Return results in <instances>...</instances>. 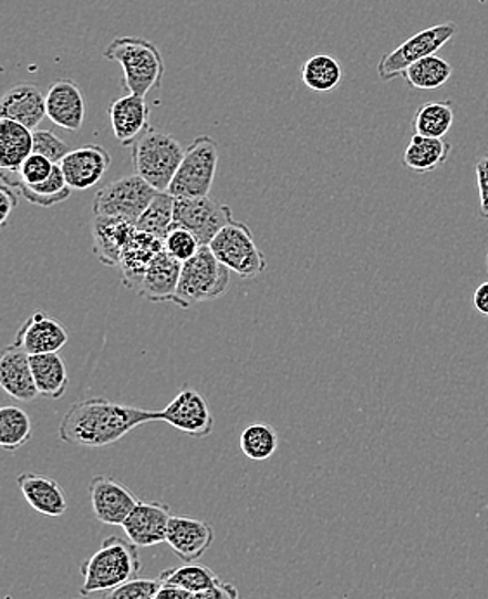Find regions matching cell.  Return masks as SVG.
<instances>
[{
  "label": "cell",
  "mask_w": 488,
  "mask_h": 599,
  "mask_svg": "<svg viewBox=\"0 0 488 599\" xmlns=\"http://www.w3.org/2000/svg\"><path fill=\"white\" fill-rule=\"evenodd\" d=\"M180 272H183V264L177 262L163 250V254H159L152 267L147 269L139 288L135 291L147 302L177 303Z\"/></svg>",
  "instance_id": "44dd1931"
},
{
  "label": "cell",
  "mask_w": 488,
  "mask_h": 599,
  "mask_svg": "<svg viewBox=\"0 0 488 599\" xmlns=\"http://www.w3.org/2000/svg\"><path fill=\"white\" fill-rule=\"evenodd\" d=\"M0 386L12 399L21 402L35 401L40 395L33 378L32 355L18 343L6 347L0 355Z\"/></svg>",
  "instance_id": "9a60e30c"
},
{
  "label": "cell",
  "mask_w": 488,
  "mask_h": 599,
  "mask_svg": "<svg viewBox=\"0 0 488 599\" xmlns=\"http://www.w3.org/2000/svg\"><path fill=\"white\" fill-rule=\"evenodd\" d=\"M453 101H429L417 110L413 118L414 134L444 140L454 125Z\"/></svg>",
  "instance_id": "83f0119b"
},
{
  "label": "cell",
  "mask_w": 488,
  "mask_h": 599,
  "mask_svg": "<svg viewBox=\"0 0 488 599\" xmlns=\"http://www.w3.org/2000/svg\"><path fill=\"white\" fill-rule=\"evenodd\" d=\"M104 58L124 70L122 85L128 94L146 97L147 92L162 87L165 63L158 45L143 37H116L104 49Z\"/></svg>",
  "instance_id": "3957f363"
},
{
  "label": "cell",
  "mask_w": 488,
  "mask_h": 599,
  "mask_svg": "<svg viewBox=\"0 0 488 599\" xmlns=\"http://www.w3.org/2000/svg\"><path fill=\"white\" fill-rule=\"evenodd\" d=\"M241 451L248 459L266 461L274 456L279 447L278 432L272 426L257 421L242 430L239 438Z\"/></svg>",
  "instance_id": "e575fe53"
},
{
  "label": "cell",
  "mask_w": 488,
  "mask_h": 599,
  "mask_svg": "<svg viewBox=\"0 0 488 599\" xmlns=\"http://www.w3.org/2000/svg\"><path fill=\"white\" fill-rule=\"evenodd\" d=\"M113 134L122 146H134L149 128V106L141 95L127 94L110 104Z\"/></svg>",
  "instance_id": "ffe728a7"
},
{
  "label": "cell",
  "mask_w": 488,
  "mask_h": 599,
  "mask_svg": "<svg viewBox=\"0 0 488 599\" xmlns=\"http://www.w3.org/2000/svg\"><path fill=\"white\" fill-rule=\"evenodd\" d=\"M230 223H235V215L229 205L210 196L175 199V224L191 230L201 247H208L215 236Z\"/></svg>",
  "instance_id": "30bf717a"
},
{
  "label": "cell",
  "mask_w": 488,
  "mask_h": 599,
  "mask_svg": "<svg viewBox=\"0 0 488 599\" xmlns=\"http://www.w3.org/2000/svg\"><path fill=\"white\" fill-rule=\"evenodd\" d=\"M159 254H163V239L135 227L134 235L127 242L124 255H122V262L118 266L122 270V281H124L125 288L137 290L147 269L152 267Z\"/></svg>",
  "instance_id": "7402d4cb"
},
{
  "label": "cell",
  "mask_w": 488,
  "mask_h": 599,
  "mask_svg": "<svg viewBox=\"0 0 488 599\" xmlns=\"http://www.w3.org/2000/svg\"><path fill=\"white\" fill-rule=\"evenodd\" d=\"M158 193L159 190L149 186L139 175H127L124 179L107 184L97 193L94 198V215L118 217L135 226Z\"/></svg>",
  "instance_id": "ba28073f"
},
{
  "label": "cell",
  "mask_w": 488,
  "mask_h": 599,
  "mask_svg": "<svg viewBox=\"0 0 488 599\" xmlns=\"http://www.w3.org/2000/svg\"><path fill=\"white\" fill-rule=\"evenodd\" d=\"M32 371L40 395L45 399H63L70 383L66 364L60 353L32 355Z\"/></svg>",
  "instance_id": "4316f807"
},
{
  "label": "cell",
  "mask_w": 488,
  "mask_h": 599,
  "mask_svg": "<svg viewBox=\"0 0 488 599\" xmlns=\"http://www.w3.org/2000/svg\"><path fill=\"white\" fill-rule=\"evenodd\" d=\"M229 285L230 270L219 262L210 247H201L195 258L183 264L177 306L189 309L193 303L217 300L227 293Z\"/></svg>",
  "instance_id": "8992f818"
},
{
  "label": "cell",
  "mask_w": 488,
  "mask_h": 599,
  "mask_svg": "<svg viewBox=\"0 0 488 599\" xmlns=\"http://www.w3.org/2000/svg\"><path fill=\"white\" fill-rule=\"evenodd\" d=\"M158 421L195 438L208 437L215 428L207 399L195 389L180 390L165 410L158 411Z\"/></svg>",
  "instance_id": "8fae6325"
},
{
  "label": "cell",
  "mask_w": 488,
  "mask_h": 599,
  "mask_svg": "<svg viewBox=\"0 0 488 599\" xmlns=\"http://www.w3.org/2000/svg\"><path fill=\"white\" fill-rule=\"evenodd\" d=\"M54 167L56 165L51 159L32 153L18 174H20L21 183L29 184V186H39V184L45 183L51 177Z\"/></svg>",
  "instance_id": "f35d334b"
},
{
  "label": "cell",
  "mask_w": 488,
  "mask_h": 599,
  "mask_svg": "<svg viewBox=\"0 0 488 599\" xmlns=\"http://www.w3.org/2000/svg\"><path fill=\"white\" fill-rule=\"evenodd\" d=\"M48 118L64 131L79 132L85 120L84 92L73 80H58L45 94Z\"/></svg>",
  "instance_id": "ac0fdd59"
},
{
  "label": "cell",
  "mask_w": 488,
  "mask_h": 599,
  "mask_svg": "<svg viewBox=\"0 0 488 599\" xmlns=\"http://www.w3.org/2000/svg\"><path fill=\"white\" fill-rule=\"evenodd\" d=\"M456 23H440L416 33L405 40L404 44L398 45L397 49L386 52L385 56L377 63V75L383 82L404 75L405 70L417 61L435 56L437 51H440L456 35Z\"/></svg>",
  "instance_id": "9c48e42d"
},
{
  "label": "cell",
  "mask_w": 488,
  "mask_h": 599,
  "mask_svg": "<svg viewBox=\"0 0 488 599\" xmlns=\"http://www.w3.org/2000/svg\"><path fill=\"white\" fill-rule=\"evenodd\" d=\"M184 153L186 149L170 134L149 127L132 146L135 174L159 193L168 190L183 163Z\"/></svg>",
  "instance_id": "277c9868"
},
{
  "label": "cell",
  "mask_w": 488,
  "mask_h": 599,
  "mask_svg": "<svg viewBox=\"0 0 488 599\" xmlns=\"http://www.w3.org/2000/svg\"><path fill=\"white\" fill-rule=\"evenodd\" d=\"M17 205L18 199L17 195H14V187L4 179V184L0 187V220H2V226H6L9 215L17 208Z\"/></svg>",
  "instance_id": "60d3db41"
},
{
  "label": "cell",
  "mask_w": 488,
  "mask_h": 599,
  "mask_svg": "<svg viewBox=\"0 0 488 599\" xmlns=\"http://www.w3.org/2000/svg\"><path fill=\"white\" fill-rule=\"evenodd\" d=\"M32 438V420L17 405L0 410V445L6 451H18Z\"/></svg>",
  "instance_id": "836d02e7"
},
{
  "label": "cell",
  "mask_w": 488,
  "mask_h": 599,
  "mask_svg": "<svg viewBox=\"0 0 488 599\" xmlns=\"http://www.w3.org/2000/svg\"><path fill=\"white\" fill-rule=\"evenodd\" d=\"M487 267H488V257H487Z\"/></svg>",
  "instance_id": "ee69618b"
},
{
  "label": "cell",
  "mask_w": 488,
  "mask_h": 599,
  "mask_svg": "<svg viewBox=\"0 0 488 599\" xmlns=\"http://www.w3.org/2000/svg\"><path fill=\"white\" fill-rule=\"evenodd\" d=\"M135 226L118 217H100L92 220V251L107 267H118Z\"/></svg>",
  "instance_id": "d6986e66"
},
{
  "label": "cell",
  "mask_w": 488,
  "mask_h": 599,
  "mask_svg": "<svg viewBox=\"0 0 488 599\" xmlns=\"http://www.w3.org/2000/svg\"><path fill=\"white\" fill-rule=\"evenodd\" d=\"M159 580L165 586H174V588H180L196 595V592L208 591L222 579L205 565L187 564L184 567L162 571Z\"/></svg>",
  "instance_id": "1f68e13d"
},
{
  "label": "cell",
  "mask_w": 488,
  "mask_h": 599,
  "mask_svg": "<svg viewBox=\"0 0 488 599\" xmlns=\"http://www.w3.org/2000/svg\"><path fill=\"white\" fill-rule=\"evenodd\" d=\"M139 548L124 537H107L91 558L80 565V576L84 577L82 595L106 592L118 588L141 574Z\"/></svg>",
  "instance_id": "7a4b0ae2"
},
{
  "label": "cell",
  "mask_w": 488,
  "mask_h": 599,
  "mask_svg": "<svg viewBox=\"0 0 488 599\" xmlns=\"http://www.w3.org/2000/svg\"><path fill=\"white\" fill-rule=\"evenodd\" d=\"M475 175H477L478 195H480V214L484 219H488V155L478 158Z\"/></svg>",
  "instance_id": "ab89813d"
},
{
  "label": "cell",
  "mask_w": 488,
  "mask_h": 599,
  "mask_svg": "<svg viewBox=\"0 0 488 599\" xmlns=\"http://www.w3.org/2000/svg\"><path fill=\"white\" fill-rule=\"evenodd\" d=\"M214 528L187 516H172L167 544L184 564H195L214 544Z\"/></svg>",
  "instance_id": "e0dca14e"
},
{
  "label": "cell",
  "mask_w": 488,
  "mask_h": 599,
  "mask_svg": "<svg viewBox=\"0 0 488 599\" xmlns=\"http://www.w3.org/2000/svg\"><path fill=\"white\" fill-rule=\"evenodd\" d=\"M217 167H219V144L210 135H199L189 147H186L183 163L168 187V193L175 199L210 196Z\"/></svg>",
  "instance_id": "5b68a950"
},
{
  "label": "cell",
  "mask_w": 488,
  "mask_h": 599,
  "mask_svg": "<svg viewBox=\"0 0 488 599\" xmlns=\"http://www.w3.org/2000/svg\"><path fill=\"white\" fill-rule=\"evenodd\" d=\"M473 309L477 310L481 318H488V281L481 282L477 290L473 291Z\"/></svg>",
  "instance_id": "b9f144b4"
},
{
  "label": "cell",
  "mask_w": 488,
  "mask_h": 599,
  "mask_svg": "<svg viewBox=\"0 0 488 599\" xmlns=\"http://www.w3.org/2000/svg\"><path fill=\"white\" fill-rule=\"evenodd\" d=\"M0 116L12 120L30 131H37L48 116V103L37 85L20 84L9 89L0 104Z\"/></svg>",
  "instance_id": "603a6c76"
},
{
  "label": "cell",
  "mask_w": 488,
  "mask_h": 599,
  "mask_svg": "<svg viewBox=\"0 0 488 599\" xmlns=\"http://www.w3.org/2000/svg\"><path fill=\"white\" fill-rule=\"evenodd\" d=\"M219 262L239 278L251 279L263 275L267 260L255 242L253 233L245 223H230L208 245Z\"/></svg>",
  "instance_id": "52a82bcc"
},
{
  "label": "cell",
  "mask_w": 488,
  "mask_h": 599,
  "mask_svg": "<svg viewBox=\"0 0 488 599\" xmlns=\"http://www.w3.org/2000/svg\"><path fill=\"white\" fill-rule=\"evenodd\" d=\"M163 250L167 251L177 262L186 264L201 250V242L193 235L191 230L179 226V224H174V227L163 239Z\"/></svg>",
  "instance_id": "d590c367"
},
{
  "label": "cell",
  "mask_w": 488,
  "mask_h": 599,
  "mask_svg": "<svg viewBox=\"0 0 488 599\" xmlns=\"http://www.w3.org/2000/svg\"><path fill=\"white\" fill-rule=\"evenodd\" d=\"M453 72V64L435 54V56L417 61L413 66L407 68L402 76L411 87L417 91H437L449 82Z\"/></svg>",
  "instance_id": "f546056e"
},
{
  "label": "cell",
  "mask_w": 488,
  "mask_h": 599,
  "mask_svg": "<svg viewBox=\"0 0 488 599\" xmlns=\"http://www.w3.org/2000/svg\"><path fill=\"white\" fill-rule=\"evenodd\" d=\"M158 421V411L116 404L104 397L85 399L70 407L60 425V438L79 447H106L137 428Z\"/></svg>",
  "instance_id": "6da1fadb"
},
{
  "label": "cell",
  "mask_w": 488,
  "mask_h": 599,
  "mask_svg": "<svg viewBox=\"0 0 488 599\" xmlns=\"http://www.w3.org/2000/svg\"><path fill=\"white\" fill-rule=\"evenodd\" d=\"M170 506L156 500H139L124 527L125 536L137 548H153L167 543L168 525L172 520Z\"/></svg>",
  "instance_id": "4fadbf2b"
},
{
  "label": "cell",
  "mask_w": 488,
  "mask_h": 599,
  "mask_svg": "<svg viewBox=\"0 0 488 599\" xmlns=\"http://www.w3.org/2000/svg\"><path fill=\"white\" fill-rule=\"evenodd\" d=\"M89 493L96 520L113 527L115 525L122 527L135 506L139 505L131 488L120 484L112 476H94Z\"/></svg>",
  "instance_id": "7c38bea8"
},
{
  "label": "cell",
  "mask_w": 488,
  "mask_h": 599,
  "mask_svg": "<svg viewBox=\"0 0 488 599\" xmlns=\"http://www.w3.org/2000/svg\"><path fill=\"white\" fill-rule=\"evenodd\" d=\"M187 591L180 588H174V586H165L163 583L159 591L156 592L155 599H186Z\"/></svg>",
  "instance_id": "7bdbcfd3"
},
{
  "label": "cell",
  "mask_w": 488,
  "mask_h": 599,
  "mask_svg": "<svg viewBox=\"0 0 488 599\" xmlns=\"http://www.w3.org/2000/svg\"><path fill=\"white\" fill-rule=\"evenodd\" d=\"M175 224V198L168 193L163 190L158 193L153 199L152 205L146 208L141 219L137 220L135 227L144 233L156 236V238L165 239L168 235V230L174 227Z\"/></svg>",
  "instance_id": "d6a6232c"
},
{
  "label": "cell",
  "mask_w": 488,
  "mask_h": 599,
  "mask_svg": "<svg viewBox=\"0 0 488 599\" xmlns=\"http://www.w3.org/2000/svg\"><path fill=\"white\" fill-rule=\"evenodd\" d=\"M24 500L37 513L51 518H60L66 513L68 499L61 485L42 473H21L17 478Z\"/></svg>",
  "instance_id": "cb8c5ba5"
},
{
  "label": "cell",
  "mask_w": 488,
  "mask_h": 599,
  "mask_svg": "<svg viewBox=\"0 0 488 599\" xmlns=\"http://www.w3.org/2000/svg\"><path fill=\"white\" fill-rule=\"evenodd\" d=\"M450 147L453 146L447 141L414 134L409 144L405 147L402 162H404L405 167L417 172V174H432L447 162Z\"/></svg>",
  "instance_id": "484cf974"
},
{
  "label": "cell",
  "mask_w": 488,
  "mask_h": 599,
  "mask_svg": "<svg viewBox=\"0 0 488 599\" xmlns=\"http://www.w3.org/2000/svg\"><path fill=\"white\" fill-rule=\"evenodd\" d=\"M4 179L8 180V177H4ZM9 184L17 187L21 196L29 199L32 205L42 208L56 207L60 203L66 202L72 195V187L68 186L61 165H56L51 177L45 183L39 184V186H29V184L21 183V180Z\"/></svg>",
  "instance_id": "f1b7e54d"
},
{
  "label": "cell",
  "mask_w": 488,
  "mask_h": 599,
  "mask_svg": "<svg viewBox=\"0 0 488 599\" xmlns=\"http://www.w3.org/2000/svg\"><path fill=\"white\" fill-rule=\"evenodd\" d=\"M163 583L159 579H137L128 580L118 588L106 591L103 599H155Z\"/></svg>",
  "instance_id": "8d00e7d4"
},
{
  "label": "cell",
  "mask_w": 488,
  "mask_h": 599,
  "mask_svg": "<svg viewBox=\"0 0 488 599\" xmlns=\"http://www.w3.org/2000/svg\"><path fill=\"white\" fill-rule=\"evenodd\" d=\"M60 165L68 186L75 190H87L97 186L107 168L112 167V155L100 144H85L68 153Z\"/></svg>",
  "instance_id": "5bb4252c"
},
{
  "label": "cell",
  "mask_w": 488,
  "mask_h": 599,
  "mask_svg": "<svg viewBox=\"0 0 488 599\" xmlns=\"http://www.w3.org/2000/svg\"><path fill=\"white\" fill-rule=\"evenodd\" d=\"M0 167L6 172H20L33 153V131L12 120H0Z\"/></svg>",
  "instance_id": "d4e9b609"
},
{
  "label": "cell",
  "mask_w": 488,
  "mask_h": 599,
  "mask_svg": "<svg viewBox=\"0 0 488 599\" xmlns=\"http://www.w3.org/2000/svg\"><path fill=\"white\" fill-rule=\"evenodd\" d=\"M302 80L310 91L328 94V92H333L338 85L342 84V64H340V61L334 60L333 56L318 54V56L310 58L303 63Z\"/></svg>",
  "instance_id": "4dcf8cb0"
},
{
  "label": "cell",
  "mask_w": 488,
  "mask_h": 599,
  "mask_svg": "<svg viewBox=\"0 0 488 599\" xmlns=\"http://www.w3.org/2000/svg\"><path fill=\"white\" fill-rule=\"evenodd\" d=\"M33 153L45 156L54 165H60L70 153V147L54 132L37 128L33 131Z\"/></svg>",
  "instance_id": "74e56055"
},
{
  "label": "cell",
  "mask_w": 488,
  "mask_h": 599,
  "mask_svg": "<svg viewBox=\"0 0 488 599\" xmlns=\"http://www.w3.org/2000/svg\"><path fill=\"white\" fill-rule=\"evenodd\" d=\"M70 334L66 328L45 312H35L21 324L14 343L29 355L42 353H60L66 347Z\"/></svg>",
  "instance_id": "2e32d148"
}]
</instances>
